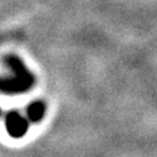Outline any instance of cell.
<instances>
[{"label":"cell","instance_id":"cell-1","mask_svg":"<svg viewBox=\"0 0 157 157\" xmlns=\"http://www.w3.org/2000/svg\"><path fill=\"white\" fill-rule=\"evenodd\" d=\"M5 62L13 69L14 78L13 79L4 78L2 83L3 92L8 94H16V93H24L29 90L35 82V78L32 73L25 67L22 61L16 56H6Z\"/></svg>","mask_w":157,"mask_h":157},{"label":"cell","instance_id":"cell-2","mask_svg":"<svg viewBox=\"0 0 157 157\" xmlns=\"http://www.w3.org/2000/svg\"><path fill=\"white\" fill-rule=\"evenodd\" d=\"M5 125H6L8 132L15 139L22 137L29 129V121L17 111H10L6 114Z\"/></svg>","mask_w":157,"mask_h":157},{"label":"cell","instance_id":"cell-3","mask_svg":"<svg viewBox=\"0 0 157 157\" xmlns=\"http://www.w3.org/2000/svg\"><path fill=\"white\" fill-rule=\"evenodd\" d=\"M45 111H46V105L37 100V101H33L31 103L29 106H27V117L31 123H38L42 120V117L45 115Z\"/></svg>","mask_w":157,"mask_h":157}]
</instances>
